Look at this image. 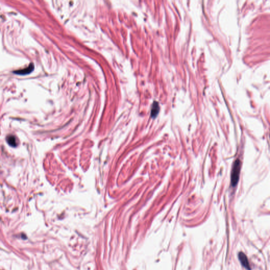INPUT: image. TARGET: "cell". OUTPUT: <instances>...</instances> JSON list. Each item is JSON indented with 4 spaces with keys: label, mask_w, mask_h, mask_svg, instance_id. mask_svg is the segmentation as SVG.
Instances as JSON below:
<instances>
[{
    "label": "cell",
    "mask_w": 270,
    "mask_h": 270,
    "mask_svg": "<svg viewBox=\"0 0 270 270\" xmlns=\"http://www.w3.org/2000/svg\"><path fill=\"white\" fill-rule=\"evenodd\" d=\"M241 161L239 159H237L234 162L233 165L231 176V184L233 187H235L239 181L241 172Z\"/></svg>",
    "instance_id": "6da1fadb"
},
{
    "label": "cell",
    "mask_w": 270,
    "mask_h": 270,
    "mask_svg": "<svg viewBox=\"0 0 270 270\" xmlns=\"http://www.w3.org/2000/svg\"><path fill=\"white\" fill-rule=\"evenodd\" d=\"M238 256H239V259L243 267H244L245 268H246L247 270H251L250 264L248 262V259L247 256L243 252H239Z\"/></svg>",
    "instance_id": "7a4b0ae2"
},
{
    "label": "cell",
    "mask_w": 270,
    "mask_h": 270,
    "mask_svg": "<svg viewBox=\"0 0 270 270\" xmlns=\"http://www.w3.org/2000/svg\"><path fill=\"white\" fill-rule=\"evenodd\" d=\"M33 69H34V66H33V64H31L26 69L15 71L14 73L20 75H27L28 73H30L31 72L33 71Z\"/></svg>",
    "instance_id": "3957f363"
},
{
    "label": "cell",
    "mask_w": 270,
    "mask_h": 270,
    "mask_svg": "<svg viewBox=\"0 0 270 270\" xmlns=\"http://www.w3.org/2000/svg\"><path fill=\"white\" fill-rule=\"evenodd\" d=\"M159 106L158 103L155 101L153 102V104L152 105V111H151V116L153 118H155L158 114L159 112Z\"/></svg>",
    "instance_id": "277c9868"
},
{
    "label": "cell",
    "mask_w": 270,
    "mask_h": 270,
    "mask_svg": "<svg viewBox=\"0 0 270 270\" xmlns=\"http://www.w3.org/2000/svg\"><path fill=\"white\" fill-rule=\"evenodd\" d=\"M7 141L9 144L11 145V146L13 147H15L17 146V142H16V139L13 136H10L7 137Z\"/></svg>",
    "instance_id": "5b68a950"
}]
</instances>
